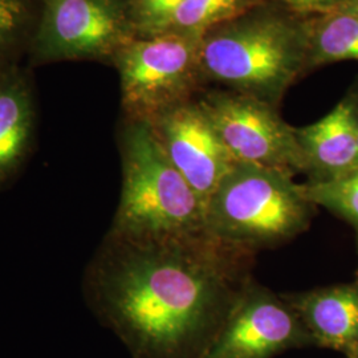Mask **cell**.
<instances>
[{"label": "cell", "instance_id": "6da1fadb", "mask_svg": "<svg viewBox=\"0 0 358 358\" xmlns=\"http://www.w3.org/2000/svg\"><path fill=\"white\" fill-rule=\"evenodd\" d=\"M255 252L206 230L166 238L106 232L83 275L97 320L131 358H207L254 278Z\"/></svg>", "mask_w": 358, "mask_h": 358}, {"label": "cell", "instance_id": "7a4b0ae2", "mask_svg": "<svg viewBox=\"0 0 358 358\" xmlns=\"http://www.w3.org/2000/svg\"><path fill=\"white\" fill-rule=\"evenodd\" d=\"M291 173L236 162L205 205V230L252 252L278 248L310 227L316 206Z\"/></svg>", "mask_w": 358, "mask_h": 358}, {"label": "cell", "instance_id": "3957f363", "mask_svg": "<svg viewBox=\"0 0 358 358\" xmlns=\"http://www.w3.org/2000/svg\"><path fill=\"white\" fill-rule=\"evenodd\" d=\"M122 189L109 232L166 238L205 230V207L169 159L148 121L129 118L121 134Z\"/></svg>", "mask_w": 358, "mask_h": 358}, {"label": "cell", "instance_id": "277c9868", "mask_svg": "<svg viewBox=\"0 0 358 358\" xmlns=\"http://www.w3.org/2000/svg\"><path fill=\"white\" fill-rule=\"evenodd\" d=\"M199 59L234 92L276 106L308 60V32L282 17H250L202 38Z\"/></svg>", "mask_w": 358, "mask_h": 358}, {"label": "cell", "instance_id": "5b68a950", "mask_svg": "<svg viewBox=\"0 0 358 358\" xmlns=\"http://www.w3.org/2000/svg\"><path fill=\"white\" fill-rule=\"evenodd\" d=\"M202 38L165 32L137 41L120 60L122 103L129 118L150 121L190 99L201 69Z\"/></svg>", "mask_w": 358, "mask_h": 358}, {"label": "cell", "instance_id": "8992f818", "mask_svg": "<svg viewBox=\"0 0 358 358\" xmlns=\"http://www.w3.org/2000/svg\"><path fill=\"white\" fill-rule=\"evenodd\" d=\"M236 162L306 174L296 128L276 106L238 92H211L198 100Z\"/></svg>", "mask_w": 358, "mask_h": 358}, {"label": "cell", "instance_id": "52a82bcc", "mask_svg": "<svg viewBox=\"0 0 358 358\" xmlns=\"http://www.w3.org/2000/svg\"><path fill=\"white\" fill-rule=\"evenodd\" d=\"M308 346L315 341L294 308L252 278L207 358H275Z\"/></svg>", "mask_w": 358, "mask_h": 358}, {"label": "cell", "instance_id": "ba28073f", "mask_svg": "<svg viewBox=\"0 0 358 358\" xmlns=\"http://www.w3.org/2000/svg\"><path fill=\"white\" fill-rule=\"evenodd\" d=\"M169 159L203 207L236 161L198 101L187 100L148 121Z\"/></svg>", "mask_w": 358, "mask_h": 358}, {"label": "cell", "instance_id": "9c48e42d", "mask_svg": "<svg viewBox=\"0 0 358 358\" xmlns=\"http://www.w3.org/2000/svg\"><path fill=\"white\" fill-rule=\"evenodd\" d=\"M357 96L346 97L321 120L296 128L308 183L345 177L358 170Z\"/></svg>", "mask_w": 358, "mask_h": 358}, {"label": "cell", "instance_id": "30bf717a", "mask_svg": "<svg viewBox=\"0 0 358 358\" xmlns=\"http://www.w3.org/2000/svg\"><path fill=\"white\" fill-rule=\"evenodd\" d=\"M282 296L304 322L315 346L345 355L358 346V279Z\"/></svg>", "mask_w": 358, "mask_h": 358}, {"label": "cell", "instance_id": "8fae6325", "mask_svg": "<svg viewBox=\"0 0 358 358\" xmlns=\"http://www.w3.org/2000/svg\"><path fill=\"white\" fill-rule=\"evenodd\" d=\"M48 31L59 50L90 53L115 43L120 35V20L101 0H55Z\"/></svg>", "mask_w": 358, "mask_h": 358}, {"label": "cell", "instance_id": "7c38bea8", "mask_svg": "<svg viewBox=\"0 0 358 358\" xmlns=\"http://www.w3.org/2000/svg\"><path fill=\"white\" fill-rule=\"evenodd\" d=\"M34 113L29 97L17 87L0 88V190L20 170L31 148Z\"/></svg>", "mask_w": 358, "mask_h": 358}, {"label": "cell", "instance_id": "4fadbf2b", "mask_svg": "<svg viewBox=\"0 0 358 358\" xmlns=\"http://www.w3.org/2000/svg\"><path fill=\"white\" fill-rule=\"evenodd\" d=\"M308 60L313 64L358 62V13L338 7L308 29Z\"/></svg>", "mask_w": 358, "mask_h": 358}, {"label": "cell", "instance_id": "5bb4252c", "mask_svg": "<svg viewBox=\"0 0 358 358\" xmlns=\"http://www.w3.org/2000/svg\"><path fill=\"white\" fill-rule=\"evenodd\" d=\"M244 3L245 0H182L165 32L203 38V32L235 15Z\"/></svg>", "mask_w": 358, "mask_h": 358}, {"label": "cell", "instance_id": "9a60e30c", "mask_svg": "<svg viewBox=\"0 0 358 358\" xmlns=\"http://www.w3.org/2000/svg\"><path fill=\"white\" fill-rule=\"evenodd\" d=\"M303 192L316 207L321 206L349 223L356 232L358 244V170L328 182H306Z\"/></svg>", "mask_w": 358, "mask_h": 358}, {"label": "cell", "instance_id": "2e32d148", "mask_svg": "<svg viewBox=\"0 0 358 358\" xmlns=\"http://www.w3.org/2000/svg\"><path fill=\"white\" fill-rule=\"evenodd\" d=\"M182 0H140L142 23L152 31H166L171 16L177 11Z\"/></svg>", "mask_w": 358, "mask_h": 358}, {"label": "cell", "instance_id": "e0dca14e", "mask_svg": "<svg viewBox=\"0 0 358 358\" xmlns=\"http://www.w3.org/2000/svg\"><path fill=\"white\" fill-rule=\"evenodd\" d=\"M20 0H0V43L10 38L22 20Z\"/></svg>", "mask_w": 358, "mask_h": 358}, {"label": "cell", "instance_id": "ac0fdd59", "mask_svg": "<svg viewBox=\"0 0 358 358\" xmlns=\"http://www.w3.org/2000/svg\"><path fill=\"white\" fill-rule=\"evenodd\" d=\"M294 8L304 11H332L338 8L345 0H282Z\"/></svg>", "mask_w": 358, "mask_h": 358}, {"label": "cell", "instance_id": "d6986e66", "mask_svg": "<svg viewBox=\"0 0 358 358\" xmlns=\"http://www.w3.org/2000/svg\"><path fill=\"white\" fill-rule=\"evenodd\" d=\"M340 7H344L348 10H352L358 13V0H345Z\"/></svg>", "mask_w": 358, "mask_h": 358}, {"label": "cell", "instance_id": "ffe728a7", "mask_svg": "<svg viewBox=\"0 0 358 358\" xmlns=\"http://www.w3.org/2000/svg\"><path fill=\"white\" fill-rule=\"evenodd\" d=\"M346 356L349 358H358V346H356L353 350H350L349 353H346Z\"/></svg>", "mask_w": 358, "mask_h": 358}, {"label": "cell", "instance_id": "44dd1931", "mask_svg": "<svg viewBox=\"0 0 358 358\" xmlns=\"http://www.w3.org/2000/svg\"><path fill=\"white\" fill-rule=\"evenodd\" d=\"M357 141H358V106H357Z\"/></svg>", "mask_w": 358, "mask_h": 358}]
</instances>
